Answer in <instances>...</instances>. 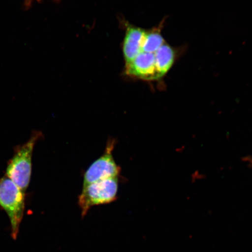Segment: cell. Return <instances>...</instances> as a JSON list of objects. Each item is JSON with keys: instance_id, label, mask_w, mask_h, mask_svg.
<instances>
[{"instance_id": "obj_4", "label": "cell", "mask_w": 252, "mask_h": 252, "mask_svg": "<svg viewBox=\"0 0 252 252\" xmlns=\"http://www.w3.org/2000/svg\"><path fill=\"white\" fill-rule=\"evenodd\" d=\"M116 144L115 138H110L107 141L103 155L93 163L85 173L83 187L103 179L119 177L121 169L113 156Z\"/></svg>"}, {"instance_id": "obj_3", "label": "cell", "mask_w": 252, "mask_h": 252, "mask_svg": "<svg viewBox=\"0 0 252 252\" xmlns=\"http://www.w3.org/2000/svg\"><path fill=\"white\" fill-rule=\"evenodd\" d=\"M118 189V177L103 179L83 187L78 197L82 217L86 216L94 206L109 204L117 199Z\"/></svg>"}, {"instance_id": "obj_6", "label": "cell", "mask_w": 252, "mask_h": 252, "mask_svg": "<svg viewBox=\"0 0 252 252\" xmlns=\"http://www.w3.org/2000/svg\"><path fill=\"white\" fill-rule=\"evenodd\" d=\"M247 160H248L249 163H250V165L252 168V157L250 158H248Z\"/></svg>"}, {"instance_id": "obj_5", "label": "cell", "mask_w": 252, "mask_h": 252, "mask_svg": "<svg viewBox=\"0 0 252 252\" xmlns=\"http://www.w3.org/2000/svg\"><path fill=\"white\" fill-rule=\"evenodd\" d=\"M37 1H40V0H36ZM33 1V0H25L24 3V7L26 9L29 8L32 4V2Z\"/></svg>"}, {"instance_id": "obj_2", "label": "cell", "mask_w": 252, "mask_h": 252, "mask_svg": "<svg viewBox=\"0 0 252 252\" xmlns=\"http://www.w3.org/2000/svg\"><path fill=\"white\" fill-rule=\"evenodd\" d=\"M0 208L10 222L12 238L17 239L25 209V193L7 176L0 178Z\"/></svg>"}, {"instance_id": "obj_1", "label": "cell", "mask_w": 252, "mask_h": 252, "mask_svg": "<svg viewBox=\"0 0 252 252\" xmlns=\"http://www.w3.org/2000/svg\"><path fill=\"white\" fill-rule=\"evenodd\" d=\"M42 135L40 131H34L26 143L16 147L6 168L5 175L25 193L30 184L34 147Z\"/></svg>"}]
</instances>
